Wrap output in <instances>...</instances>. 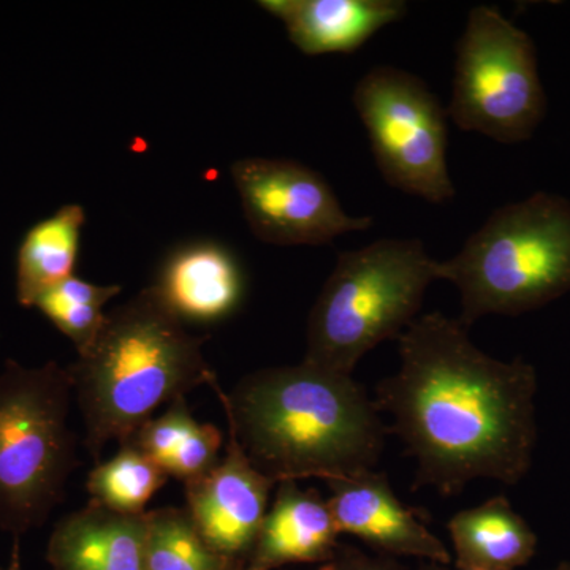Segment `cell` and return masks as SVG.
Instances as JSON below:
<instances>
[{
	"instance_id": "obj_1",
	"label": "cell",
	"mask_w": 570,
	"mask_h": 570,
	"mask_svg": "<svg viewBox=\"0 0 570 570\" xmlns=\"http://www.w3.org/2000/svg\"><path fill=\"white\" fill-rule=\"evenodd\" d=\"M459 318L425 314L397 337L400 370L376 389L379 412L417 461L414 487L456 497L475 479L515 485L538 442V374L523 358L502 362L469 340Z\"/></svg>"
},
{
	"instance_id": "obj_2",
	"label": "cell",
	"mask_w": 570,
	"mask_h": 570,
	"mask_svg": "<svg viewBox=\"0 0 570 570\" xmlns=\"http://www.w3.org/2000/svg\"><path fill=\"white\" fill-rule=\"evenodd\" d=\"M208 385L250 463L275 483L354 478L384 452L389 428L346 374L302 362L247 374L230 393L216 374Z\"/></svg>"
},
{
	"instance_id": "obj_3",
	"label": "cell",
	"mask_w": 570,
	"mask_h": 570,
	"mask_svg": "<svg viewBox=\"0 0 570 570\" xmlns=\"http://www.w3.org/2000/svg\"><path fill=\"white\" fill-rule=\"evenodd\" d=\"M206 337L190 335L151 287L115 307L69 371L85 422V445L99 463L111 441H129L157 409L208 385Z\"/></svg>"
},
{
	"instance_id": "obj_4",
	"label": "cell",
	"mask_w": 570,
	"mask_h": 570,
	"mask_svg": "<svg viewBox=\"0 0 570 570\" xmlns=\"http://www.w3.org/2000/svg\"><path fill=\"white\" fill-rule=\"evenodd\" d=\"M439 281L459 288L466 326L520 316L570 292V202L535 193L497 209L455 257L438 262Z\"/></svg>"
},
{
	"instance_id": "obj_5",
	"label": "cell",
	"mask_w": 570,
	"mask_h": 570,
	"mask_svg": "<svg viewBox=\"0 0 570 570\" xmlns=\"http://www.w3.org/2000/svg\"><path fill=\"white\" fill-rule=\"evenodd\" d=\"M434 281L438 261L420 239L382 238L341 253L307 318L303 362L352 376L367 352L419 317Z\"/></svg>"
},
{
	"instance_id": "obj_6",
	"label": "cell",
	"mask_w": 570,
	"mask_h": 570,
	"mask_svg": "<svg viewBox=\"0 0 570 570\" xmlns=\"http://www.w3.org/2000/svg\"><path fill=\"white\" fill-rule=\"evenodd\" d=\"M71 395L69 371L55 362L10 360L0 373V528L13 538L47 521L78 466Z\"/></svg>"
},
{
	"instance_id": "obj_7",
	"label": "cell",
	"mask_w": 570,
	"mask_h": 570,
	"mask_svg": "<svg viewBox=\"0 0 570 570\" xmlns=\"http://www.w3.org/2000/svg\"><path fill=\"white\" fill-rule=\"evenodd\" d=\"M547 112L534 41L494 7L469 11L448 115L502 145L530 140Z\"/></svg>"
},
{
	"instance_id": "obj_8",
	"label": "cell",
	"mask_w": 570,
	"mask_h": 570,
	"mask_svg": "<svg viewBox=\"0 0 570 570\" xmlns=\"http://www.w3.org/2000/svg\"><path fill=\"white\" fill-rule=\"evenodd\" d=\"M352 100L389 186L430 204L455 197L448 167V110L425 81L396 67H374L356 82Z\"/></svg>"
},
{
	"instance_id": "obj_9",
	"label": "cell",
	"mask_w": 570,
	"mask_h": 570,
	"mask_svg": "<svg viewBox=\"0 0 570 570\" xmlns=\"http://www.w3.org/2000/svg\"><path fill=\"white\" fill-rule=\"evenodd\" d=\"M232 178L250 230L268 245H328L373 227V217L348 216L324 176L294 160H236Z\"/></svg>"
},
{
	"instance_id": "obj_10",
	"label": "cell",
	"mask_w": 570,
	"mask_h": 570,
	"mask_svg": "<svg viewBox=\"0 0 570 570\" xmlns=\"http://www.w3.org/2000/svg\"><path fill=\"white\" fill-rule=\"evenodd\" d=\"M276 485L250 463L228 428L227 449L219 463L204 478L184 483V509L217 553L247 562Z\"/></svg>"
},
{
	"instance_id": "obj_11",
	"label": "cell",
	"mask_w": 570,
	"mask_h": 570,
	"mask_svg": "<svg viewBox=\"0 0 570 570\" xmlns=\"http://www.w3.org/2000/svg\"><path fill=\"white\" fill-rule=\"evenodd\" d=\"M326 483L340 534L355 535L384 557L422 558L438 566L452 562L448 547L423 523L426 517L401 502L384 472L373 469Z\"/></svg>"
},
{
	"instance_id": "obj_12",
	"label": "cell",
	"mask_w": 570,
	"mask_h": 570,
	"mask_svg": "<svg viewBox=\"0 0 570 570\" xmlns=\"http://www.w3.org/2000/svg\"><path fill=\"white\" fill-rule=\"evenodd\" d=\"M245 276L230 250L194 243L168 255L153 285L165 306L186 324H217L242 305Z\"/></svg>"
},
{
	"instance_id": "obj_13",
	"label": "cell",
	"mask_w": 570,
	"mask_h": 570,
	"mask_svg": "<svg viewBox=\"0 0 570 570\" xmlns=\"http://www.w3.org/2000/svg\"><path fill=\"white\" fill-rule=\"evenodd\" d=\"M340 531L328 501L296 480L276 485L245 570H276L298 562H326L335 557Z\"/></svg>"
},
{
	"instance_id": "obj_14",
	"label": "cell",
	"mask_w": 570,
	"mask_h": 570,
	"mask_svg": "<svg viewBox=\"0 0 570 570\" xmlns=\"http://www.w3.org/2000/svg\"><path fill=\"white\" fill-rule=\"evenodd\" d=\"M258 6L283 21L288 39L306 56L360 50L407 13L403 0H262Z\"/></svg>"
},
{
	"instance_id": "obj_15",
	"label": "cell",
	"mask_w": 570,
	"mask_h": 570,
	"mask_svg": "<svg viewBox=\"0 0 570 570\" xmlns=\"http://www.w3.org/2000/svg\"><path fill=\"white\" fill-rule=\"evenodd\" d=\"M148 512L126 515L96 502L56 524L48 542L52 570H146Z\"/></svg>"
},
{
	"instance_id": "obj_16",
	"label": "cell",
	"mask_w": 570,
	"mask_h": 570,
	"mask_svg": "<svg viewBox=\"0 0 570 570\" xmlns=\"http://www.w3.org/2000/svg\"><path fill=\"white\" fill-rule=\"evenodd\" d=\"M448 530L460 570H513L538 549V535L502 494L460 510Z\"/></svg>"
},
{
	"instance_id": "obj_17",
	"label": "cell",
	"mask_w": 570,
	"mask_h": 570,
	"mask_svg": "<svg viewBox=\"0 0 570 570\" xmlns=\"http://www.w3.org/2000/svg\"><path fill=\"white\" fill-rule=\"evenodd\" d=\"M223 441L219 428L197 422L186 396H179L127 442L140 449L168 478L189 483L219 463Z\"/></svg>"
},
{
	"instance_id": "obj_18",
	"label": "cell",
	"mask_w": 570,
	"mask_h": 570,
	"mask_svg": "<svg viewBox=\"0 0 570 570\" xmlns=\"http://www.w3.org/2000/svg\"><path fill=\"white\" fill-rule=\"evenodd\" d=\"M85 223L82 206L66 205L26 232L17 254V298L21 306L33 307L45 292L75 276Z\"/></svg>"
},
{
	"instance_id": "obj_19",
	"label": "cell",
	"mask_w": 570,
	"mask_h": 570,
	"mask_svg": "<svg viewBox=\"0 0 570 570\" xmlns=\"http://www.w3.org/2000/svg\"><path fill=\"white\" fill-rule=\"evenodd\" d=\"M246 561L217 553L181 508L148 512L146 570H245Z\"/></svg>"
},
{
	"instance_id": "obj_20",
	"label": "cell",
	"mask_w": 570,
	"mask_h": 570,
	"mask_svg": "<svg viewBox=\"0 0 570 570\" xmlns=\"http://www.w3.org/2000/svg\"><path fill=\"white\" fill-rule=\"evenodd\" d=\"M167 474L130 442L119 445L112 459L99 461L89 472L86 490L91 502L126 515L148 512L146 504L165 483Z\"/></svg>"
},
{
	"instance_id": "obj_21",
	"label": "cell",
	"mask_w": 570,
	"mask_h": 570,
	"mask_svg": "<svg viewBox=\"0 0 570 570\" xmlns=\"http://www.w3.org/2000/svg\"><path fill=\"white\" fill-rule=\"evenodd\" d=\"M121 292L118 284L99 285L71 276L45 292L33 307L69 337L80 355L92 346L107 321L105 305Z\"/></svg>"
},
{
	"instance_id": "obj_22",
	"label": "cell",
	"mask_w": 570,
	"mask_h": 570,
	"mask_svg": "<svg viewBox=\"0 0 570 570\" xmlns=\"http://www.w3.org/2000/svg\"><path fill=\"white\" fill-rule=\"evenodd\" d=\"M321 570H403L387 557H370L363 551L341 547L332 560L324 562Z\"/></svg>"
},
{
	"instance_id": "obj_23",
	"label": "cell",
	"mask_w": 570,
	"mask_h": 570,
	"mask_svg": "<svg viewBox=\"0 0 570 570\" xmlns=\"http://www.w3.org/2000/svg\"><path fill=\"white\" fill-rule=\"evenodd\" d=\"M13 540L14 542L13 547H11L9 564L0 570H24L22 569L20 538H13Z\"/></svg>"
},
{
	"instance_id": "obj_24",
	"label": "cell",
	"mask_w": 570,
	"mask_h": 570,
	"mask_svg": "<svg viewBox=\"0 0 570 570\" xmlns=\"http://www.w3.org/2000/svg\"><path fill=\"white\" fill-rule=\"evenodd\" d=\"M551 570H570V564H560L558 568Z\"/></svg>"
}]
</instances>
